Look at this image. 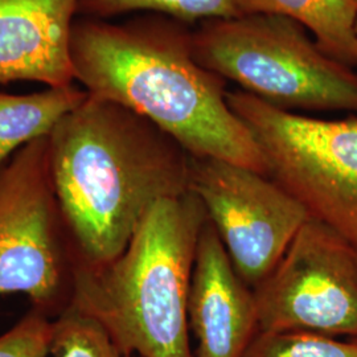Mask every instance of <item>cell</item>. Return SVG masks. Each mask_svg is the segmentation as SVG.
Instances as JSON below:
<instances>
[{"label": "cell", "mask_w": 357, "mask_h": 357, "mask_svg": "<svg viewBox=\"0 0 357 357\" xmlns=\"http://www.w3.org/2000/svg\"><path fill=\"white\" fill-rule=\"evenodd\" d=\"M206 221L192 191L155 203L122 255L75 268L70 306L98 321L123 357H193L187 307Z\"/></svg>", "instance_id": "cell-3"}, {"label": "cell", "mask_w": 357, "mask_h": 357, "mask_svg": "<svg viewBox=\"0 0 357 357\" xmlns=\"http://www.w3.org/2000/svg\"><path fill=\"white\" fill-rule=\"evenodd\" d=\"M356 38H357V20H356Z\"/></svg>", "instance_id": "cell-17"}, {"label": "cell", "mask_w": 357, "mask_h": 357, "mask_svg": "<svg viewBox=\"0 0 357 357\" xmlns=\"http://www.w3.org/2000/svg\"><path fill=\"white\" fill-rule=\"evenodd\" d=\"M241 13L280 15L298 22L332 59L357 65V4L354 0H236Z\"/></svg>", "instance_id": "cell-11"}, {"label": "cell", "mask_w": 357, "mask_h": 357, "mask_svg": "<svg viewBox=\"0 0 357 357\" xmlns=\"http://www.w3.org/2000/svg\"><path fill=\"white\" fill-rule=\"evenodd\" d=\"M192 51L205 69L282 110L357 114L356 72L289 17L243 13L200 22Z\"/></svg>", "instance_id": "cell-4"}, {"label": "cell", "mask_w": 357, "mask_h": 357, "mask_svg": "<svg viewBox=\"0 0 357 357\" xmlns=\"http://www.w3.org/2000/svg\"><path fill=\"white\" fill-rule=\"evenodd\" d=\"M243 357H357V339L340 342L315 332L259 331Z\"/></svg>", "instance_id": "cell-15"}, {"label": "cell", "mask_w": 357, "mask_h": 357, "mask_svg": "<svg viewBox=\"0 0 357 357\" xmlns=\"http://www.w3.org/2000/svg\"><path fill=\"white\" fill-rule=\"evenodd\" d=\"M78 0H0V84L73 85L69 36Z\"/></svg>", "instance_id": "cell-10"}, {"label": "cell", "mask_w": 357, "mask_h": 357, "mask_svg": "<svg viewBox=\"0 0 357 357\" xmlns=\"http://www.w3.org/2000/svg\"><path fill=\"white\" fill-rule=\"evenodd\" d=\"M354 1H355V3H356V4H357V0H354Z\"/></svg>", "instance_id": "cell-18"}, {"label": "cell", "mask_w": 357, "mask_h": 357, "mask_svg": "<svg viewBox=\"0 0 357 357\" xmlns=\"http://www.w3.org/2000/svg\"><path fill=\"white\" fill-rule=\"evenodd\" d=\"M75 268L43 137L0 168V295L26 294L54 319L72 305Z\"/></svg>", "instance_id": "cell-6"}, {"label": "cell", "mask_w": 357, "mask_h": 357, "mask_svg": "<svg viewBox=\"0 0 357 357\" xmlns=\"http://www.w3.org/2000/svg\"><path fill=\"white\" fill-rule=\"evenodd\" d=\"M86 97L88 93L76 84L31 94L0 91V168L28 143L48 137Z\"/></svg>", "instance_id": "cell-12"}, {"label": "cell", "mask_w": 357, "mask_h": 357, "mask_svg": "<svg viewBox=\"0 0 357 357\" xmlns=\"http://www.w3.org/2000/svg\"><path fill=\"white\" fill-rule=\"evenodd\" d=\"M130 13H159L191 26L243 15L236 0H78L77 17L112 20Z\"/></svg>", "instance_id": "cell-13"}, {"label": "cell", "mask_w": 357, "mask_h": 357, "mask_svg": "<svg viewBox=\"0 0 357 357\" xmlns=\"http://www.w3.org/2000/svg\"><path fill=\"white\" fill-rule=\"evenodd\" d=\"M253 294L259 331L357 339L356 253L312 217Z\"/></svg>", "instance_id": "cell-7"}, {"label": "cell", "mask_w": 357, "mask_h": 357, "mask_svg": "<svg viewBox=\"0 0 357 357\" xmlns=\"http://www.w3.org/2000/svg\"><path fill=\"white\" fill-rule=\"evenodd\" d=\"M193 192L229 255L255 289L274 268L310 215L268 175L213 158L191 156Z\"/></svg>", "instance_id": "cell-8"}, {"label": "cell", "mask_w": 357, "mask_h": 357, "mask_svg": "<svg viewBox=\"0 0 357 357\" xmlns=\"http://www.w3.org/2000/svg\"><path fill=\"white\" fill-rule=\"evenodd\" d=\"M75 84L150 119L193 158H213L266 175L249 128L227 100L225 79L199 64L192 28L159 13L125 22L77 17L69 36Z\"/></svg>", "instance_id": "cell-1"}, {"label": "cell", "mask_w": 357, "mask_h": 357, "mask_svg": "<svg viewBox=\"0 0 357 357\" xmlns=\"http://www.w3.org/2000/svg\"><path fill=\"white\" fill-rule=\"evenodd\" d=\"M52 320L31 310L0 336V357H50Z\"/></svg>", "instance_id": "cell-16"}, {"label": "cell", "mask_w": 357, "mask_h": 357, "mask_svg": "<svg viewBox=\"0 0 357 357\" xmlns=\"http://www.w3.org/2000/svg\"><path fill=\"white\" fill-rule=\"evenodd\" d=\"M48 138L53 187L76 266L109 264L155 203L190 191L191 155L119 103L88 94Z\"/></svg>", "instance_id": "cell-2"}, {"label": "cell", "mask_w": 357, "mask_h": 357, "mask_svg": "<svg viewBox=\"0 0 357 357\" xmlns=\"http://www.w3.org/2000/svg\"><path fill=\"white\" fill-rule=\"evenodd\" d=\"M227 100L257 142L268 178L357 255V116L296 114L243 90L228 91Z\"/></svg>", "instance_id": "cell-5"}, {"label": "cell", "mask_w": 357, "mask_h": 357, "mask_svg": "<svg viewBox=\"0 0 357 357\" xmlns=\"http://www.w3.org/2000/svg\"><path fill=\"white\" fill-rule=\"evenodd\" d=\"M131 357H139V356H131Z\"/></svg>", "instance_id": "cell-19"}, {"label": "cell", "mask_w": 357, "mask_h": 357, "mask_svg": "<svg viewBox=\"0 0 357 357\" xmlns=\"http://www.w3.org/2000/svg\"><path fill=\"white\" fill-rule=\"evenodd\" d=\"M50 357H123L102 326L69 306L52 320Z\"/></svg>", "instance_id": "cell-14"}, {"label": "cell", "mask_w": 357, "mask_h": 357, "mask_svg": "<svg viewBox=\"0 0 357 357\" xmlns=\"http://www.w3.org/2000/svg\"><path fill=\"white\" fill-rule=\"evenodd\" d=\"M187 314L193 357H243L259 332L253 289L233 268L209 220L197 243Z\"/></svg>", "instance_id": "cell-9"}]
</instances>
